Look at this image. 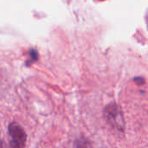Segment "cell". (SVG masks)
<instances>
[{"mask_svg": "<svg viewBox=\"0 0 148 148\" xmlns=\"http://www.w3.org/2000/svg\"><path fill=\"white\" fill-rule=\"evenodd\" d=\"M9 136L11 148H23L26 143V134L23 127L13 122L9 126Z\"/></svg>", "mask_w": 148, "mask_h": 148, "instance_id": "cell-1", "label": "cell"}, {"mask_svg": "<svg viewBox=\"0 0 148 148\" xmlns=\"http://www.w3.org/2000/svg\"><path fill=\"white\" fill-rule=\"evenodd\" d=\"M146 21H147V28H148V13H147V17H146Z\"/></svg>", "mask_w": 148, "mask_h": 148, "instance_id": "cell-2", "label": "cell"}]
</instances>
